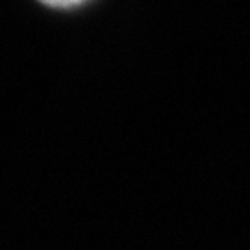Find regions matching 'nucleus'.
I'll return each mask as SVG.
<instances>
[{
    "label": "nucleus",
    "instance_id": "nucleus-1",
    "mask_svg": "<svg viewBox=\"0 0 250 250\" xmlns=\"http://www.w3.org/2000/svg\"><path fill=\"white\" fill-rule=\"evenodd\" d=\"M39 2L45 4V6H50V8L67 9V8H74V6H82L87 0H39Z\"/></svg>",
    "mask_w": 250,
    "mask_h": 250
}]
</instances>
